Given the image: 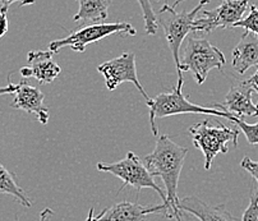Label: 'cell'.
I'll list each match as a JSON object with an SVG mask.
<instances>
[{
	"mask_svg": "<svg viewBox=\"0 0 258 221\" xmlns=\"http://www.w3.org/2000/svg\"><path fill=\"white\" fill-rule=\"evenodd\" d=\"M188 152L189 148L176 145L168 134H162L157 138L154 151L145 157V164L151 174L155 178L160 177L164 182L166 189L165 216L168 218H183V213L179 208L178 184Z\"/></svg>",
	"mask_w": 258,
	"mask_h": 221,
	"instance_id": "1",
	"label": "cell"
},
{
	"mask_svg": "<svg viewBox=\"0 0 258 221\" xmlns=\"http://www.w3.org/2000/svg\"><path fill=\"white\" fill-rule=\"evenodd\" d=\"M209 3L210 0H201L197 7L190 12H176L175 7L165 4L156 14L157 22L164 28L165 37L175 62L176 72H178V86L181 87H183V72L180 69V46L188 33L195 32L193 22L196 17Z\"/></svg>",
	"mask_w": 258,
	"mask_h": 221,
	"instance_id": "2",
	"label": "cell"
},
{
	"mask_svg": "<svg viewBox=\"0 0 258 221\" xmlns=\"http://www.w3.org/2000/svg\"><path fill=\"white\" fill-rule=\"evenodd\" d=\"M150 112V124H151L152 133L157 136L156 119L174 117L181 114H205L212 115L215 118H226L231 122L235 115L225 110H219V107L200 106L188 100V96L183 95V87L176 85L171 92H164L152 98L150 104H147Z\"/></svg>",
	"mask_w": 258,
	"mask_h": 221,
	"instance_id": "3",
	"label": "cell"
},
{
	"mask_svg": "<svg viewBox=\"0 0 258 221\" xmlns=\"http://www.w3.org/2000/svg\"><path fill=\"white\" fill-rule=\"evenodd\" d=\"M226 58L219 47L210 44L207 38L187 37L183 57L180 59L181 72H192L196 82L202 85L214 68L223 72Z\"/></svg>",
	"mask_w": 258,
	"mask_h": 221,
	"instance_id": "4",
	"label": "cell"
},
{
	"mask_svg": "<svg viewBox=\"0 0 258 221\" xmlns=\"http://www.w3.org/2000/svg\"><path fill=\"white\" fill-rule=\"evenodd\" d=\"M217 127H212L209 119L190 126L188 133L192 136L193 145L205 155V170L211 169L212 161L219 153L229 151L228 143L233 142L234 147L238 146L239 129L229 128L216 119Z\"/></svg>",
	"mask_w": 258,
	"mask_h": 221,
	"instance_id": "5",
	"label": "cell"
},
{
	"mask_svg": "<svg viewBox=\"0 0 258 221\" xmlns=\"http://www.w3.org/2000/svg\"><path fill=\"white\" fill-rule=\"evenodd\" d=\"M97 170L110 173L119 178L123 182V186L120 187L119 192L123 191L126 186L133 187L138 194L145 188L154 189L161 197L162 202H166V193L162 191L161 187L157 186L155 182V177L151 174L149 168L146 167V164H143L142 160H140V157L132 151H129L125 157L119 161L110 162V164L99 162Z\"/></svg>",
	"mask_w": 258,
	"mask_h": 221,
	"instance_id": "6",
	"label": "cell"
},
{
	"mask_svg": "<svg viewBox=\"0 0 258 221\" xmlns=\"http://www.w3.org/2000/svg\"><path fill=\"white\" fill-rule=\"evenodd\" d=\"M115 33H119L121 37H131V36L137 35V31L131 23L125 22L92 23V25L82 26V28L72 32L67 37L50 42L49 49L55 54H58L60 49L69 46L73 51L83 52L87 45L104 40Z\"/></svg>",
	"mask_w": 258,
	"mask_h": 221,
	"instance_id": "7",
	"label": "cell"
},
{
	"mask_svg": "<svg viewBox=\"0 0 258 221\" xmlns=\"http://www.w3.org/2000/svg\"><path fill=\"white\" fill-rule=\"evenodd\" d=\"M249 0H223L217 8L202 11V17L197 16L193 22L195 32L211 33L216 28H233L243 18L248 9Z\"/></svg>",
	"mask_w": 258,
	"mask_h": 221,
	"instance_id": "8",
	"label": "cell"
},
{
	"mask_svg": "<svg viewBox=\"0 0 258 221\" xmlns=\"http://www.w3.org/2000/svg\"><path fill=\"white\" fill-rule=\"evenodd\" d=\"M97 71L104 76L105 85L109 91H114L119 85L124 82H131L140 91L147 104H150V101L152 100L143 90V86L141 85L140 79H138L136 55L133 52H123L120 57L107 60L97 67Z\"/></svg>",
	"mask_w": 258,
	"mask_h": 221,
	"instance_id": "9",
	"label": "cell"
},
{
	"mask_svg": "<svg viewBox=\"0 0 258 221\" xmlns=\"http://www.w3.org/2000/svg\"><path fill=\"white\" fill-rule=\"evenodd\" d=\"M13 95L14 100L12 102V107L33 114L40 123L47 124L50 113L44 105L45 96L40 88L31 86L27 78H23L20 83L16 85V91Z\"/></svg>",
	"mask_w": 258,
	"mask_h": 221,
	"instance_id": "10",
	"label": "cell"
},
{
	"mask_svg": "<svg viewBox=\"0 0 258 221\" xmlns=\"http://www.w3.org/2000/svg\"><path fill=\"white\" fill-rule=\"evenodd\" d=\"M162 212L165 215L166 206L165 203L157 206H142L137 202L123 201L109 208H105L101 212L94 216L92 210L90 211V216L87 220H125V221H140L146 220L147 216L151 213Z\"/></svg>",
	"mask_w": 258,
	"mask_h": 221,
	"instance_id": "11",
	"label": "cell"
},
{
	"mask_svg": "<svg viewBox=\"0 0 258 221\" xmlns=\"http://www.w3.org/2000/svg\"><path fill=\"white\" fill-rule=\"evenodd\" d=\"M55 52L51 50H37L28 52V66L22 67L20 71L22 78L33 77L42 85L51 83L60 74V66L55 63L52 57Z\"/></svg>",
	"mask_w": 258,
	"mask_h": 221,
	"instance_id": "12",
	"label": "cell"
},
{
	"mask_svg": "<svg viewBox=\"0 0 258 221\" xmlns=\"http://www.w3.org/2000/svg\"><path fill=\"white\" fill-rule=\"evenodd\" d=\"M253 87L245 81L231 86L224 104H216L215 106L221 110L231 113L238 118L258 117V104L252 101Z\"/></svg>",
	"mask_w": 258,
	"mask_h": 221,
	"instance_id": "13",
	"label": "cell"
},
{
	"mask_svg": "<svg viewBox=\"0 0 258 221\" xmlns=\"http://www.w3.org/2000/svg\"><path fill=\"white\" fill-rule=\"evenodd\" d=\"M179 208L195 216L196 218L202 221H235L231 213L226 211L225 205H207L197 197H184L179 198Z\"/></svg>",
	"mask_w": 258,
	"mask_h": 221,
	"instance_id": "14",
	"label": "cell"
},
{
	"mask_svg": "<svg viewBox=\"0 0 258 221\" xmlns=\"http://www.w3.org/2000/svg\"><path fill=\"white\" fill-rule=\"evenodd\" d=\"M233 68L244 74L250 67H258V36L250 31L243 33L240 41L233 50Z\"/></svg>",
	"mask_w": 258,
	"mask_h": 221,
	"instance_id": "15",
	"label": "cell"
},
{
	"mask_svg": "<svg viewBox=\"0 0 258 221\" xmlns=\"http://www.w3.org/2000/svg\"><path fill=\"white\" fill-rule=\"evenodd\" d=\"M80 3V11L77 12L73 21L85 26L88 23L104 22L109 14L111 0H76Z\"/></svg>",
	"mask_w": 258,
	"mask_h": 221,
	"instance_id": "16",
	"label": "cell"
},
{
	"mask_svg": "<svg viewBox=\"0 0 258 221\" xmlns=\"http://www.w3.org/2000/svg\"><path fill=\"white\" fill-rule=\"evenodd\" d=\"M0 193L11 194L25 207H31L32 206L31 199L26 196L25 191L17 183L16 175L12 174L2 164H0Z\"/></svg>",
	"mask_w": 258,
	"mask_h": 221,
	"instance_id": "17",
	"label": "cell"
},
{
	"mask_svg": "<svg viewBox=\"0 0 258 221\" xmlns=\"http://www.w3.org/2000/svg\"><path fill=\"white\" fill-rule=\"evenodd\" d=\"M142 9L143 19H145V30L147 35H156L159 22H157V16L152 9L150 0H137Z\"/></svg>",
	"mask_w": 258,
	"mask_h": 221,
	"instance_id": "18",
	"label": "cell"
},
{
	"mask_svg": "<svg viewBox=\"0 0 258 221\" xmlns=\"http://www.w3.org/2000/svg\"><path fill=\"white\" fill-rule=\"evenodd\" d=\"M231 122L235 123L239 127V129H242L248 143H250L253 146H258V123L248 124L247 122H244L243 118L238 117H234Z\"/></svg>",
	"mask_w": 258,
	"mask_h": 221,
	"instance_id": "19",
	"label": "cell"
},
{
	"mask_svg": "<svg viewBox=\"0 0 258 221\" xmlns=\"http://www.w3.org/2000/svg\"><path fill=\"white\" fill-rule=\"evenodd\" d=\"M235 27H242L245 31H250V32L255 33L258 36V7L250 6L249 14L240 19V21H238L233 28Z\"/></svg>",
	"mask_w": 258,
	"mask_h": 221,
	"instance_id": "20",
	"label": "cell"
},
{
	"mask_svg": "<svg viewBox=\"0 0 258 221\" xmlns=\"http://www.w3.org/2000/svg\"><path fill=\"white\" fill-rule=\"evenodd\" d=\"M243 221L258 220V189L250 193V202L242 216Z\"/></svg>",
	"mask_w": 258,
	"mask_h": 221,
	"instance_id": "21",
	"label": "cell"
},
{
	"mask_svg": "<svg viewBox=\"0 0 258 221\" xmlns=\"http://www.w3.org/2000/svg\"><path fill=\"white\" fill-rule=\"evenodd\" d=\"M240 167H242L245 172L249 173V174L254 178V180H257L258 183V161H253L252 158L245 156L242 160V162H240Z\"/></svg>",
	"mask_w": 258,
	"mask_h": 221,
	"instance_id": "22",
	"label": "cell"
},
{
	"mask_svg": "<svg viewBox=\"0 0 258 221\" xmlns=\"http://www.w3.org/2000/svg\"><path fill=\"white\" fill-rule=\"evenodd\" d=\"M6 9L0 8V38L8 32V16Z\"/></svg>",
	"mask_w": 258,
	"mask_h": 221,
	"instance_id": "23",
	"label": "cell"
},
{
	"mask_svg": "<svg viewBox=\"0 0 258 221\" xmlns=\"http://www.w3.org/2000/svg\"><path fill=\"white\" fill-rule=\"evenodd\" d=\"M14 2H20V4L22 7L35 4V0H0V3H2V8L6 9V11H8V8L11 7V4H13Z\"/></svg>",
	"mask_w": 258,
	"mask_h": 221,
	"instance_id": "24",
	"label": "cell"
},
{
	"mask_svg": "<svg viewBox=\"0 0 258 221\" xmlns=\"http://www.w3.org/2000/svg\"><path fill=\"white\" fill-rule=\"evenodd\" d=\"M16 91V85L11 82V79H8V85L6 87H0V96L3 95H11Z\"/></svg>",
	"mask_w": 258,
	"mask_h": 221,
	"instance_id": "25",
	"label": "cell"
},
{
	"mask_svg": "<svg viewBox=\"0 0 258 221\" xmlns=\"http://www.w3.org/2000/svg\"><path fill=\"white\" fill-rule=\"evenodd\" d=\"M247 82L249 83V85L253 87V90L258 93V69L255 71V73L253 74L252 77H249V78L247 79Z\"/></svg>",
	"mask_w": 258,
	"mask_h": 221,
	"instance_id": "26",
	"label": "cell"
},
{
	"mask_svg": "<svg viewBox=\"0 0 258 221\" xmlns=\"http://www.w3.org/2000/svg\"><path fill=\"white\" fill-rule=\"evenodd\" d=\"M183 2H185V0H176L175 3H174V4H173V7H176V6H178V4L183 3Z\"/></svg>",
	"mask_w": 258,
	"mask_h": 221,
	"instance_id": "27",
	"label": "cell"
},
{
	"mask_svg": "<svg viewBox=\"0 0 258 221\" xmlns=\"http://www.w3.org/2000/svg\"><path fill=\"white\" fill-rule=\"evenodd\" d=\"M157 2H160V0H157Z\"/></svg>",
	"mask_w": 258,
	"mask_h": 221,
	"instance_id": "28",
	"label": "cell"
}]
</instances>
